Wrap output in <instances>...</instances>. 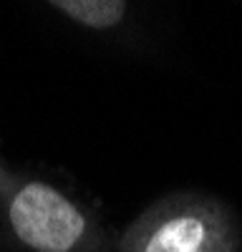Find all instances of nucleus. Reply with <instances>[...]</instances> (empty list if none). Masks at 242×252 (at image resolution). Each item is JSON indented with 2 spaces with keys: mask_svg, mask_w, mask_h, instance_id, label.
<instances>
[{
  "mask_svg": "<svg viewBox=\"0 0 242 252\" xmlns=\"http://www.w3.org/2000/svg\"><path fill=\"white\" fill-rule=\"evenodd\" d=\"M10 224L38 252H68L84 235V215L48 184H26L13 197Z\"/></svg>",
  "mask_w": 242,
  "mask_h": 252,
  "instance_id": "obj_1",
  "label": "nucleus"
},
{
  "mask_svg": "<svg viewBox=\"0 0 242 252\" xmlns=\"http://www.w3.org/2000/svg\"><path fill=\"white\" fill-rule=\"evenodd\" d=\"M141 252H232L222 227L199 212H179L161 220Z\"/></svg>",
  "mask_w": 242,
  "mask_h": 252,
  "instance_id": "obj_2",
  "label": "nucleus"
},
{
  "mask_svg": "<svg viewBox=\"0 0 242 252\" xmlns=\"http://www.w3.org/2000/svg\"><path fill=\"white\" fill-rule=\"evenodd\" d=\"M53 8L89 28H111L126 13V3L119 0H60L53 3Z\"/></svg>",
  "mask_w": 242,
  "mask_h": 252,
  "instance_id": "obj_3",
  "label": "nucleus"
}]
</instances>
